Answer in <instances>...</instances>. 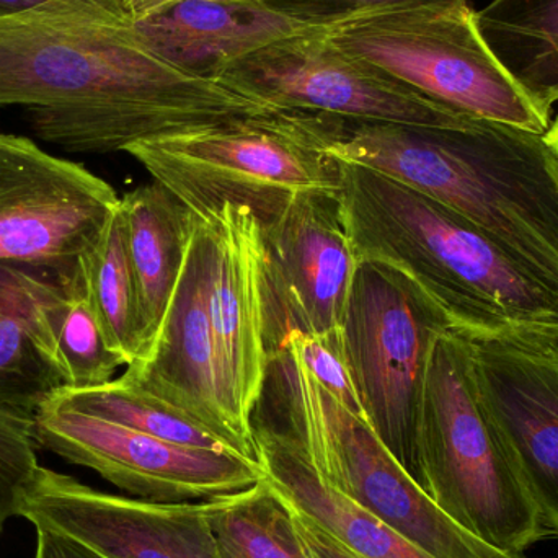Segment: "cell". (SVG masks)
Segmentation results:
<instances>
[{
  "mask_svg": "<svg viewBox=\"0 0 558 558\" xmlns=\"http://www.w3.org/2000/svg\"><path fill=\"white\" fill-rule=\"evenodd\" d=\"M124 2H126L130 12L133 13L134 20L141 22V20L166 13L167 10L173 9V7L180 5L186 0H124Z\"/></svg>",
  "mask_w": 558,
  "mask_h": 558,
  "instance_id": "obj_32",
  "label": "cell"
},
{
  "mask_svg": "<svg viewBox=\"0 0 558 558\" xmlns=\"http://www.w3.org/2000/svg\"><path fill=\"white\" fill-rule=\"evenodd\" d=\"M258 462L282 498L361 558H433L318 478L294 436L254 420Z\"/></svg>",
  "mask_w": 558,
  "mask_h": 558,
  "instance_id": "obj_18",
  "label": "cell"
},
{
  "mask_svg": "<svg viewBox=\"0 0 558 558\" xmlns=\"http://www.w3.org/2000/svg\"><path fill=\"white\" fill-rule=\"evenodd\" d=\"M341 51L475 120L546 134L553 111L501 64L468 0L407 3L318 25Z\"/></svg>",
  "mask_w": 558,
  "mask_h": 558,
  "instance_id": "obj_6",
  "label": "cell"
},
{
  "mask_svg": "<svg viewBox=\"0 0 558 558\" xmlns=\"http://www.w3.org/2000/svg\"><path fill=\"white\" fill-rule=\"evenodd\" d=\"M126 367L124 376L137 386L192 416L242 458L258 462L235 429L222 396L206 307L205 245L196 216L185 265L159 333L149 351Z\"/></svg>",
  "mask_w": 558,
  "mask_h": 558,
  "instance_id": "obj_16",
  "label": "cell"
},
{
  "mask_svg": "<svg viewBox=\"0 0 558 558\" xmlns=\"http://www.w3.org/2000/svg\"><path fill=\"white\" fill-rule=\"evenodd\" d=\"M35 558H107L58 531L48 530V527H35Z\"/></svg>",
  "mask_w": 558,
  "mask_h": 558,
  "instance_id": "obj_31",
  "label": "cell"
},
{
  "mask_svg": "<svg viewBox=\"0 0 558 558\" xmlns=\"http://www.w3.org/2000/svg\"><path fill=\"white\" fill-rule=\"evenodd\" d=\"M136 23L166 61L211 78L265 46L312 28L267 0H186Z\"/></svg>",
  "mask_w": 558,
  "mask_h": 558,
  "instance_id": "obj_17",
  "label": "cell"
},
{
  "mask_svg": "<svg viewBox=\"0 0 558 558\" xmlns=\"http://www.w3.org/2000/svg\"><path fill=\"white\" fill-rule=\"evenodd\" d=\"M118 206L113 186L81 163L0 134V264H75Z\"/></svg>",
  "mask_w": 558,
  "mask_h": 558,
  "instance_id": "obj_12",
  "label": "cell"
},
{
  "mask_svg": "<svg viewBox=\"0 0 558 558\" xmlns=\"http://www.w3.org/2000/svg\"><path fill=\"white\" fill-rule=\"evenodd\" d=\"M282 348L291 351L324 389L333 393L351 412L364 418L363 407L344 357L340 330L325 335L291 331L279 350Z\"/></svg>",
  "mask_w": 558,
  "mask_h": 558,
  "instance_id": "obj_27",
  "label": "cell"
},
{
  "mask_svg": "<svg viewBox=\"0 0 558 558\" xmlns=\"http://www.w3.org/2000/svg\"><path fill=\"white\" fill-rule=\"evenodd\" d=\"M33 418L0 409V534L20 518L39 468Z\"/></svg>",
  "mask_w": 558,
  "mask_h": 558,
  "instance_id": "obj_26",
  "label": "cell"
},
{
  "mask_svg": "<svg viewBox=\"0 0 558 558\" xmlns=\"http://www.w3.org/2000/svg\"><path fill=\"white\" fill-rule=\"evenodd\" d=\"M85 291L111 348L128 366L143 356L140 302L128 258L120 206L97 244L78 260Z\"/></svg>",
  "mask_w": 558,
  "mask_h": 558,
  "instance_id": "obj_24",
  "label": "cell"
},
{
  "mask_svg": "<svg viewBox=\"0 0 558 558\" xmlns=\"http://www.w3.org/2000/svg\"><path fill=\"white\" fill-rule=\"evenodd\" d=\"M446 330L448 318L415 282L389 265L357 260L340 324L344 357L364 418L420 487L423 389L433 343Z\"/></svg>",
  "mask_w": 558,
  "mask_h": 558,
  "instance_id": "obj_8",
  "label": "cell"
},
{
  "mask_svg": "<svg viewBox=\"0 0 558 558\" xmlns=\"http://www.w3.org/2000/svg\"><path fill=\"white\" fill-rule=\"evenodd\" d=\"M340 117L271 110L131 144L124 153L203 218L226 203L260 222L302 192H340Z\"/></svg>",
  "mask_w": 558,
  "mask_h": 558,
  "instance_id": "obj_5",
  "label": "cell"
},
{
  "mask_svg": "<svg viewBox=\"0 0 558 558\" xmlns=\"http://www.w3.org/2000/svg\"><path fill=\"white\" fill-rule=\"evenodd\" d=\"M20 518L107 558H221L205 501L154 504L105 494L39 468Z\"/></svg>",
  "mask_w": 558,
  "mask_h": 558,
  "instance_id": "obj_14",
  "label": "cell"
},
{
  "mask_svg": "<svg viewBox=\"0 0 558 558\" xmlns=\"http://www.w3.org/2000/svg\"><path fill=\"white\" fill-rule=\"evenodd\" d=\"M268 379L281 397L286 432L324 484L361 505L433 558H521L459 526L410 477L366 420L307 373L291 351L271 356Z\"/></svg>",
  "mask_w": 558,
  "mask_h": 558,
  "instance_id": "obj_7",
  "label": "cell"
},
{
  "mask_svg": "<svg viewBox=\"0 0 558 558\" xmlns=\"http://www.w3.org/2000/svg\"><path fill=\"white\" fill-rule=\"evenodd\" d=\"M49 399L59 405L128 426L172 445L238 454L228 442L199 425L192 416L147 392L124 374L90 389L62 387Z\"/></svg>",
  "mask_w": 558,
  "mask_h": 558,
  "instance_id": "obj_23",
  "label": "cell"
},
{
  "mask_svg": "<svg viewBox=\"0 0 558 558\" xmlns=\"http://www.w3.org/2000/svg\"><path fill=\"white\" fill-rule=\"evenodd\" d=\"M260 225L267 337L274 356L291 331L340 330L357 258L338 192L298 193Z\"/></svg>",
  "mask_w": 558,
  "mask_h": 558,
  "instance_id": "obj_13",
  "label": "cell"
},
{
  "mask_svg": "<svg viewBox=\"0 0 558 558\" xmlns=\"http://www.w3.org/2000/svg\"><path fill=\"white\" fill-rule=\"evenodd\" d=\"M477 23L514 78L558 48V0H492L478 10Z\"/></svg>",
  "mask_w": 558,
  "mask_h": 558,
  "instance_id": "obj_25",
  "label": "cell"
},
{
  "mask_svg": "<svg viewBox=\"0 0 558 558\" xmlns=\"http://www.w3.org/2000/svg\"><path fill=\"white\" fill-rule=\"evenodd\" d=\"M275 9L301 20L307 25L318 26L335 20L347 19L369 10L407 3L435 2V0H267Z\"/></svg>",
  "mask_w": 558,
  "mask_h": 558,
  "instance_id": "obj_28",
  "label": "cell"
},
{
  "mask_svg": "<svg viewBox=\"0 0 558 558\" xmlns=\"http://www.w3.org/2000/svg\"><path fill=\"white\" fill-rule=\"evenodd\" d=\"M288 505L291 508L295 530H298L299 537H301L302 544H304L311 558H361L351 553L343 544L338 543L331 534H328L324 527L318 526L307 514L301 513L289 501Z\"/></svg>",
  "mask_w": 558,
  "mask_h": 558,
  "instance_id": "obj_30",
  "label": "cell"
},
{
  "mask_svg": "<svg viewBox=\"0 0 558 558\" xmlns=\"http://www.w3.org/2000/svg\"><path fill=\"white\" fill-rule=\"evenodd\" d=\"M357 260L396 268L472 341H558V282L481 226L383 173L340 160Z\"/></svg>",
  "mask_w": 558,
  "mask_h": 558,
  "instance_id": "obj_2",
  "label": "cell"
},
{
  "mask_svg": "<svg viewBox=\"0 0 558 558\" xmlns=\"http://www.w3.org/2000/svg\"><path fill=\"white\" fill-rule=\"evenodd\" d=\"M33 435L39 448L154 504L213 500L247 490L265 477L260 462L172 445L51 399L33 415Z\"/></svg>",
  "mask_w": 558,
  "mask_h": 558,
  "instance_id": "obj_10",
  "label": "cell"
},
{
  "mask_svg": "<svg viewBox=\"0 0 558 558\" xmlns=\"http://www.w3.org/2000/svg\"><path fill=\"white\" fill-rule=\"evenodd\" d=\"M219 78L277 110L433 128L477 121L341 51L317 26L265 46L229 65Z\"/></svg>",
  "mask_w": 558,
  "mask_h": 558,
  "instance_id": "obj_9",
  "label": "cell"
},
{
  "mask_svg": "<svg viewBox=\"0 0 558 558\" xmlns=\"http://www.w3.org/2000/svg\"><path fill=\"white\" fill-rule=\"evenodd\" d=\"M52 267L0 264V409L26 418L64 387L41 317Z\"/></svg>",
  "mask_w": 558,
  "mask_h": 558,
  "instance_id": "obj_20",
  "label": "cell"
},
{
  "mask_svg": "<svg viewBox=\"0 0 558 558\" xmlns=\"http://www.w3.org/2000/svg\"><path fill=\"white\" fill-rule=\"evenodd\" d=\"M544 136H546L547 143H549V146L553 147V150L556 153L558 159V117L553 121V123H550V128L547 130V133L544 134Z\"/></svg>",
  "mask_w": 558,
  "mask_h": 558,
  "instance_id": "obj_34",
  "label": "cell"
},
{
  "mask_svg": "<svg viewBox=\"0 0 558 558\" xmlns=\"http://www.w3.org/2000/svg\"><path fill=\"white\" fill-rule=\"evenodd\" d=\"M41 317L65 389H90L113 379L126 360L111 348L85 291L78 262L52 267Z\"/></svg>",
  "mask_w": 558,
  "mask_h": 558,
  "instance_id": "obj_21",
  "label": "cell"
},
{
  "mask_svg": "<svg viewBox=\"0 0 558 558\" xmlns=\"http://www.w3.org/2000/svg\"><path fill=\"white\" fill-rule=\"evenodd\" d=\"M517 81L536 98L543 107L553 111L558 101V48L524 69Z\"/></svg>",
  "mask_w": 558,
  "mask_h": 558,
  "instance_id": "obj_29",
  "label": "cell"
},
{
  "mask_svg": "<svg viewBox=\"0 0 558 558\" xmlns=\"http://www.w3.org/2000/svg\"><path fill=\"white\" fill-rule=\"evenodd\" d=\"M0 107H25L39 140L90 154L277 110L166 61L124 0L0 9Z\"/></svg>",
  "mask_w": 558,
  "mask_h": 558,
  "instance_id": "obj_1",
  "label": "cell"
},
{
  "mask_svg": "<svg viewBox=\"0 0 558 558\" xmlns=\"http://www.w3.org/2000/svg\"><path fill=\"white\" fill-rule=\"evenodd\" d=\"M472 347L485 400L547 533L558 537V341Z\"/></svg>",
  "mask_w": 558,
  "mask_h": 558,
  "instance_id": "obj_15",
  "label": "cell"
},
{
  "mask_svg": "<svg viewBox=\"0 0 558 558\" xmlns=\"http://www.w3.org/2000/svg\"><path fill=\"white\" fill-rule=\"evenodd\" d=\"M205 505L221 558H311L288 501L267 477Z\"/></svg>",
  "mask_w": 558,
  "mask_h": 558,
  "instance_id": "obj_22",
  "label": "cell"
},
{
  "mask_svg": "<svg viewBox=\"0 0 558 558\" xmlns=\"http://www.w3.org/2000/svg\"><path fill=\"white\" fill-rule=\"evenodd\" d=\"M418 452L423 490L488 546L520 556L549 536L482 392L472 341L454 330L429 354Z\"/></svg>",
  "mask_w": 558,
  "mask_h": 558,
  "instance_id": "obj_4",
  "label": "cell"
},
{
  "mask_svg": "<svg viewBox=\"0 0 558 558\" xmlns=\"http://www.w3.org/2000/svg\"><path fill=\"white\" fill-rule=\"evenodd\" d=\"M198 222L205 245L206 307L222 396L242 441L258 458L254 415L271 360L260 219L251 208L226 203Z\"/></svg>",
  "mask_w": 558,
  "mask_h": 558,
  "instance_id": "obj_11",
  "label": "cell"
},
{
  "mask_svg": "<svg viewBox=\"0 0 558 558\" xmlns=\"http://www.w3.org/2000/svg\"><path fill=\"white\" fill-rule=\"evenodd\" d=\"M46 0H0V9L2 10H20L28 9V7L38 5Z\"/></svg>",
  "mask_w": 558,
  "mask_h": 558,
  "instance_id": "obj_33",
  "label": "cell"
},
{
  "mask_svg": "<svg viewBox=\"0 0 558 558\" xmlns=\"http://www.w3.org/2000/svg\"><path fill=\"white\" fill-rule=\"evenodd\" d=\"M120 216L136 282L144 356L159 333L182 275L195 215L153 180L120 198Z\"/></svg>",
  "mask_w": 558,
  "mask_h": 558,
  "instance_id": "obj_19",
  "label": "cell"
},
{
  "mask_svg": "<svg viewBox=\"0 0 558 558\" xmlns=\"http://www.w3.org/2000/svg\"><path fill=\"white\" fill-rule=\"evenodd\" d=\"M330 154L383 173L481 226L558 282V159L544 134L340 118Z\"/></svg>",
  "mask_w": 558,
  "mask_h": 558,
  "instance_id": "obj_3",
  "label": "cell"
}]
</instances>
